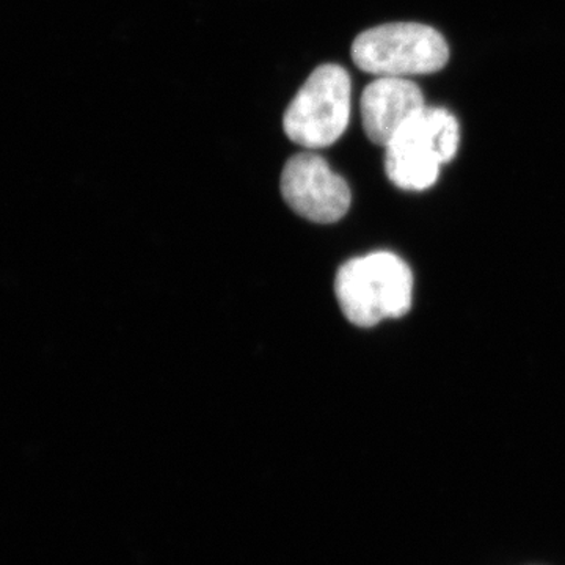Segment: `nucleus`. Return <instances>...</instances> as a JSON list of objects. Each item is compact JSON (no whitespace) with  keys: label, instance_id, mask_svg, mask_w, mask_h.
Masks as SVG:
<instances>
[{"label":"nucleus","instance_id":"f257e3e1","mask_svg":"<svg viewBox=\"0 0 565 565\" xmlns=\"http://www.w3.org/2000/svg\"><path fill=\"white\" fill-rule=\"evenodd\" d=\"M415 280L408 264L392 252H374L340 267L334 294L341 311L356 327L403 318L414 303Z\"/></svg>","mask_w":565,"mask_h":565},{"label":"nucleus","instance_id":"f03ea898","mask_svg":"<svg viewBox=\"0 0 565 565\" xmlns=\"http://www.w3.org/2000/svg\"><path fill=\"white\" fill-rule=\"evenodd\" d=\"M459 121L441 107H424L385 145V172L403 191L433 188L459 151Z\"/></svg>","mask_w":565,"mask_h":565},{"label":"nucleus","instance_id":"7ed1b4c3","mask_svg":"<svg viewBox=\"0 0 565 565\" xmlns=\"http://www.w3.org/2000/svg\"><path fill=\"white\" fill-rule=\"evenodd\" d=\"M352 58L364 73L407 79L444 68L449 47L430 25L392 22L360 33L352 44Z\"/></svg>","mask_w":565,"mask_h":565},{"label":"nucleus","instance_id":"20e7f679","mask_svg":"<svg viewBox=\"0 0 565 565\" xmlns=\"http://www.w3.org/2000/svg\"><path fill=\"white\" fill-rule=\"evenodd\" d=\"M352 84L348 71L327 63L310 74L282 117L294 143L321 150L341 139L351 120Z\"/></svg>","mask_w":565,"mask_h":565},{"label":"nucleus","instance_id":"39448f33","mask_svg":"<svg viewBox=\"0 0 565 565\" xmlns=\"http://www.w3.org/2000/svg\"><path fill=\"white\" fill-rule=\"evenodd\" d=\"M280 189L286 204L310 222L341 221L351 207L348 182L315 152H300L286 162Z\"/></svg>","mask_w":565,"mask_h":565},{"label":"nucleus","instance_id":"423d86ee","mask_svg":"<svg viewBox=\"0 0 565 565\" xmlns=\"http://www.w3.org/2000/svg\"><path fill=\"white\" fill-rule=\"evenodd\" d=\"M426 107L422 88L405 77H377L362 96L363 129L367 139L385 147L394 134Z\"/></svg>","mask_w":565,"mask_h":565}]
</instances>
